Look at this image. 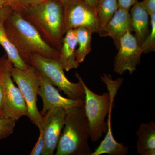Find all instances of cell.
I'll return each mask as SVG.
<instances>
[{"instance_id": "cell-25", "label": "cell", "mask_w": 155, "mask_h": 155, "mask_svg": "<svg viewBox=\"0 0 155 155\" xmlns=\"http://www.w3.org/2000/svg\"><path fill=\"white\" fill-rule=\"evenodd\" d=\"M119 8L129 10L137 0H117Z\"/></svg>"}, {"instance_id": "cell-10", "label": "cell", "mask_w": 155, "mask_h": 155, "mask_svg": "<svg viewBox=\"0 0 155 155\" xmlns=\"http://www.w3.org/2000/svg\"><path fill=\"white\" fill-rule=\"evenodd\" d=\"M117 50L114 62V72L122 75L127 71L132 75L140 63L143 51L131 32L128 31L122 37Z\"/></svg>"}, {"instance_id": "cell-6", "label": "cell", "mask_w": 155, "mask_h": 155, "mask_svg": "<svg viewBox=\"0 0 155 155\" xmlns=\"http://www.w3.org/2000/svg\"><path fill=\"white\" fill-rule=\"evenodd\" d=\"M11 75L25 100L28 110L27 116L32 123L40 129L41 116L37 106L39 82L36 69L30 65L25 70L13 67Z\"/></svg>"}, {"instance_id": "cell-15", "label": "cell", "mask_w": 155, "mask_h": 155, "mask_svg": "<svg viewBox=\"0 0 155 155\" xmlns=\"http://www.w3.org/2000/svg\"><path fill=\"white\" fill-rule=\"evenodd\" d=\"M137 150L140 155H155V122L141 123L136 132Z\"/></svg>"}, {"instance_id": "cell-29", "label": "cell", "mask_w": 155, "mask_h": 155, "mask_svg": "<svg viewBox=\"0 0 155 155\" xmlns=\"http://www.w3.org/2000/svg\"><path fill=\"white\" fill-rule=\"evenodd\" d=\"M7 55H4V56H2V57L0 58V67H1L3 63L5 62L6 59H7Z\"/></svg>"}, {"instance_id": "cell-22", "label": "cell", "mask_w": 155, "mask_h": 155, "mask_svg": "<svg viewBox=\"0 0 155 155\" xmlns=\"http://www.w3.org/2000/svg\"><path fill=\"white\" fill-rule=\"evenodd\" d=\"M11 64H12V63L7 58L5 61L0 67V113L2 114L4 78H5L6 70Z\"/></svg>"}, {"instance_id": "cell-23", "label": "cell", "mask_w": 155, "mask_h": 155, "mask_svg": "<svg viewBox=\"0 0 155 155\" xmlns=\"http://www.w3.org/2000/svg\"><path fill=\"white\" fill-rule=\"evenodd\" d=\"M39 136L30 155H42L45 148V140L43 133L41 130H39Z\"/></svg>"}, {"instance_id": "cell-18", "label": "cell", "mask_w": 155, "mask_h": 155, "mask_svg": "<svg viewBox=\"0 0 155 155\" xmlns=\"http://www.w3.org/2000/svg\"><path fill=\"white\" fill-rule=\"evenodd\" d=\"M77 44L78 47L76 49V59L79 64L84 61L86 56L91 50L92 32L85 27L75 28Z\"/></svg>"}, {"instance_id": "cell-28", "label": "cell", "mask_w": 155, "mask_h": 155, "mask_svg": "<svg viewBox=\"0 0 155 155\" xmlns=\"http://www.w3.org/2000/svg\"><path fill=\"white\" fill-rule=\"evenodd\" d=\"M9 5L8 0H0V10Z\"/></svg>"}, {"instance_id": "cell-3", "label": "cell", "mask_w": 155, "mask_h": 155, "mask_svg": "<svg viewBox=\"0 0 155 155\" xmlns=\"http://www.w3.org/2000/svg\"><path fill=\"white\" fill-rule=\"evenodd\" d=\"M22 15L36 28L46 42L60 50L65 35L62 2L42 0Z\"/></svg>"}, {"instance_id": "cell-12", "label": "cell", "mask_w": 155, "mask_h": 155, "mask_svg": "<svg viewBox=\"0 0 155 155\" xmlns=\"http://www.w3.org/2000/svg\"><path fill=\"white\" fill-rule=\"evenodd\" d=\"M129 11L119 7L105 28V36L112 38L117 49L122 37L128 31H132Z\"/></svg>"}, {"instance_id": "cell-30", "label": "cell", "mask_w": 155, "mask_h": 155, "mask_svg": "<svg viewBox=\"0 0 155 155\" xmlns=\"http://www.w3.org/2000/svg\"><path fill=\"white\" fill-rule=\"evenodd\" d=\"M2 117H3L2 115V114L0 113V119H1V118H2Z\"/></svg>"}, {"instance_id": "cell-8", "label": "cell", "mask_w": 155, "mask_h": 155, "mask_svg": "<svg viewBox=\"0 0 155 155\" xmlns=\"http://www.w3.org/2000/svg\"><path fill=\"white\" fill-rule=\"evenodd\" d=\"M67 111L62 107L50 109L41 116V130L45 140V148L42 155H53L65 125Z\"/></svg>"}, {"instance_id": "cell-5", "label": "cell", "mask_w": 155, "mask_h": 155, "mask_svg": "<svg viewBox=\"0 0 155 155\" xmlns=\"http://www.w3.org/2000/svg\"><path fill=\"white\" fill-rule=\"evenodd\" d=\"M27 64L34 67L43 77L64 92L69 98L84 101L85 91L82 84L79 81L74 83L68 80L59 60L33 54Z\"/></svg>"}, {"instance_id": "cell-11", "label": "cell", "mask_w": 155, "mask_h": 155, "mask_svg": "<svg viewBox=\"0 0 155 155\" xmlns=\"http://www.w3.org/2000/svg\"><path fill=\"white\" fill-rule=\"evenodd\" d=\"M37 72L39 82L38 95L43 101L42 110L40 113L41 116L55 107H62L67 112L75 107L84 105V101L66 98L61 96L54 86Z\"/></svg>"}, {"instance_id": "cell-4", "label": "cell", "mask_w": 155, "mask_h": 155, "mask_svg": "<svg viewBox=\"0 0 155 155\" xmlns=\"http://www.w3.org/2000/svg\"><path fill=\"white\" fill-rule=\"evenodd\" d=\"M89 127L84 105L67 112L64 130L61 134L56 155H90L88 144Z\"/></svg>"}, {"instance_id": "cell-27", "label": "cell", "mask_w": 155, "mask_h": 155, "mask_svg": "<svg viewBox=\"0 0 155 155\" xmlns=\"http://www.w3.org/2000/svg\"><path fill=\"white\" fill-rule=\"evenodd\" d=\"M85 2L93 8L96 10L98 0H84Z\"/></svg>"}, {"instance_id": "cell-24", "label": "cell", "mask_w": 155, "mask_h": 155, "mask_svg": "<svg viewBox=\"0 0 155 155\" xmlns=\"http://www.w3.org/2000/svg\"><path fill=\"white\" fill-rule=\"evenodd\" d=\"M140 3L150 16L155 13V0H143Z\"/></svg>"}, {"instance_id": "cell-31", "label": "cell", "mask_w": 155, "mask_h": 155, "mask_svg": "<svg viewBox=\"0 0 155 155\" xmlns=\"http://www.w3.org/2000/svg\"><path fill=\"white\" fill-rule=\"evenodd\" d=\"M56 1H61V2H63L64 0H56Z\"/></svg>"}, {"instance_id": "cell-19", "label": "cell", "mask_w": 155, "mask_h": 155, "mask_svg": "<svg viewBox=\"0 0 155 155\" xmlns=\"http://www.w3.org/2000/svg\"><path fill=\"white\" fill-rule=\"evenodd\" d=\"M150 33L140 46L144 53H148L155 51V13L150 15Z\"/></svg>"}, {"instance_id": "cell-9", "label": "cell", "mask_w": 155, "mask_h": 155, "mask_svg": "<svg viewBox=\"0 0 155 155\" xmlns=\"http://www.w3.org/2000/svg\"><path fill=\"white\" fill-rule=\"evenodd\" d=\"M13 64L6 70L3 85L2 114L6 118L18 121L28 115L27 106L19 87L15 86L12 79L11 70Z\"/></svg>"}, {"instance_id": "cell-26", "label": "cell", "mask_w": 155, "mask_h": 155, "mask_svg": "<svg viewBox=\"0 0 155 155\" xmlns=\"http://www.w3.org/2000/svg\"><path fill=\"white\" fill-rule=\"evenodd\" d=\"M13 9L10 6H8L0 10V19L6 18L13 11Z\"/></svg>"}, {"instance_id": "cell-14", "label": "cell", "mask_w": 155, "mask_h": 155, "mask_svg": "<svg viewBox=\"0 0 155 155\" xmlns=\"http://www.w3.org/2000/svg\"><path fill=\"white\" fill-rule=\"evenodd\" d=\"M131 27L134 31L137 43L140 46L143 43L150 32L149 15L137 0L130 11Z\"/></svg>"}, {"instance_id": "cell-13", "label": "cell", "mask_w": 155, "mask_h": 155, "mask_svg": "<svg viewBox=\"0 0 155 155\" xmlns=\"http://www.w3.org/2000/svg\"><path fill=\"white\" fill-rule=\"evenodd\" d=\"M78 45L75 29L67 30L62 40L59 50V61L64 70L68 72L79 67L76 59V47Z\"/></svg>"}, {"instance_id": "cell-7", "label": "cell", "mask_w": 155, "mask_h": 155, "mask_svg": "<svg viewBox=\"0 0 155 155\" xmlns=\"http://www.w3.org/2000/svg\"><path fill=\"white\" fill-rule=\"evenodd\" d=\"M64 33L69 29L85 27L101 35L99 22L95 9L84 0H64Z\"/></svg>"}, {"instance_id": "cell-21", "label": "cell", "mask_w": 155, "mask_h": 155, "mask_svg": "<svg viewBox=\"0 0 155 155\" xmlns=\"http://www.w3.org/2000/svg\"><path fill=\"white\" fill-rule=\"evenodd\" d=\"M9 5L14 11L22 14L31 6L42 0H8Z\"/></svg>"}, {"instance_id": "cell-17", "label": "cell", "mask_w": 155, "mask_h": 155, "mask_svg": "<svg viewBox=\"0 0 155 155\" xmlns=\"http://www.w3.org/2000/svg\"><path fill=\"white\" fill-rule=\"evenodd\" d=\"M119 8L117 0H98L96 11L101 32V36H105L106 25Z\"/></svg>"}, {"instance_id": "cell-2", "label": "cell", "mask_w": 155, "mask_h": 155, "mask_svg": "<svg viewBox=\"0 0 155 155\" xmlns=\"http://www.w3.org/2000/svg\"><path fill=\"white\" fill-rule=\"evenodd\" d=\"M75 76L85 91L84 109L89 127L90 138L92 141L95 142L99 140L104 134L107 133V124L105 122L106 117L111 106L114 105V99L123 79L118 78L113 80L111 75L103 74L101 79L107 86L109 92L98 95L87 86L78 73H75Z\"/></svg>"}, {"instance_id": "cell-20", "label": "cell", "mask_w": 155, "mask_h": 155, "mask_svg": "<svg viewBox=\"0 0 155 155\" xmlns=\"http://www.w3.org/2000/svg\"><path fill=\"white\" fill-rule=\"evenodd\" d=\"M17 122L4 117L0 119V140L7 138L13 133Z\"/></svg>"}, {"instance_id": "cell-1", "label": "cell", "mask_w": 155, "mask_h": 155, "mask_svg": "<svg viewBox=\"0 0 155 155\" xmlns=\"http://www.w3.org/2000/svg\"><path fill=\"white\" fill-rule=\"evenodd\" d=\"M6 34L21 59L27 64L33 54L59 60V50L48 44L22 14L13 10L6 17Z\"/></svg>"}, {"instance_id": "cell-16", "label": "cell", "mask_w": 155, "mask_h": 155, "mask_svg": "<svg viewBox=\"0 0 155 155\" xmlns=\"http://www.w3.org/2000/svg\"><path fill=\"white\" fill-rule=\"evenodd\" d=\"M5 19V18L0 19V45L5 51L8 59L12 63L13 67L25 70L29 65L21 59L14 45L9 40L4 26Z\"/></svg>"}]
</instances>
